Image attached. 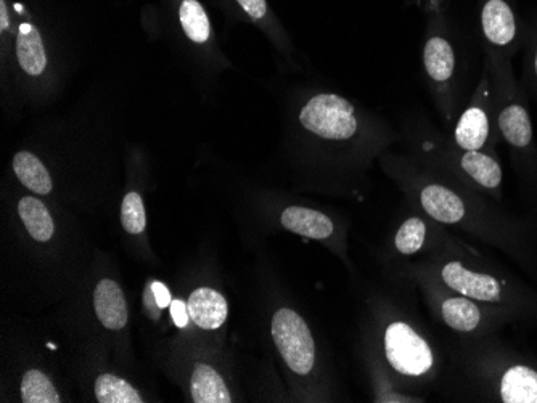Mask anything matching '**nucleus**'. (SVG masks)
Returning <instances> with one entry per match:
<instances>
[{
	"label": "nucleus",
	"instance_id": "nucleus-6",
	"mask_svg": "<svg viewBox=\"0 0 537 403\" xmlns=\"http://www.w3.org/2000/svg\"><path fill=\"white\" fill-rule=\"evenodd\" d=\"M410 208L412 211L402 217L391 237L390 249L396 267L439 254L472 253L459 238L447 232L446 225L414 206Z\"/></svg>",
	"mask_w": 537,
	"mask_h": 403
},
{
	"label": "nucleus",
	"instance_id": "nucleus-22",
	"mask_svg": "<svg viewBox=\"0 0 537 403\" xmlns=\"http://www.w3.org/2000/svg\"><path fill=\"white\" fill-rule=\"evenodd\" d=\"M121 224L124 230L132 235H139L147 227L144 201L139 193L131 192L124 196L123 206H121Z\"/></svg>",
	"mask_w": 537,
	"mask_h": 403
},
{
	"label": "nucleus",
	"instance_id": "nucleus-13",
	"mask_svg": "<svg viewBox=\"0 0 537 403\" xmlns=\"http://www.w3.org/2000/svg\"><path fill=\"white\" fill-rule=\"evenodd\" d=\"M481 31L494 49H507L517 41V17L507 0H489L481 5Z\"/></svg>",
	"mask_w": 537,
	"mask_h": 403
},
{
	"label": "nucleus",
	"instance_id": "nucleus-16",
	"mask_svg": "<svg viewBox=\"0 0 537 403\" xmlns=\"http://www.w3.org/2000/svg\"><path fill=\"white\" fill-rule=\"evenodd\" d=\"M189 314L203 330H218L226 322L229 307L221 293L211 288H198L190 294Z\"/></svg>",
	"mask_w": 537,
	"mask_h": 403
},
{
	"label": "nucleus",
	"instance_id": "nucleus-7",
	"mask_svg": "<svg viewBox=\"0 0 537 403\" xmlns=\"http://www.w3.org/2000/svg\"><path fill=\"white\" fill-rule=\"evenodd\" d=\"M271 336L275 349L290 373L308 378L317 365V346L308 323L296 310L280 307L271 320Z\"/></svg>",
	"mask_w": 537,
	"mask_h": 403
},
{
	"label": "nucleus",
	"instance_id": "nucleus-17",
	"mask_svg": "<svg viewBox=\"0 0 537 403\" xmlns=\"http://www.w3.org/2000/svg\"><path fill=\"white\" fill-rule=\"evenodd\" d=\"M12 167L17 179L31 192L36 195H49L52 192L54 182L49 169L33 151H18L17 155L13 156Z\"/></svg>",
	"mask_w": 537,
	"mask_h": 403
},
{
	"label": "nucleus",
	"instance_id": "nucleus-3",
	"mask_svg": "<svg viewBox=\"0 0 537 403\" xmlns=\"http://www.w3.org/2000/svg\"><path fill=\"white\" fill-rule=\"evenodd\" d=\"M401 143L412 156L431 171L457 180L476 192L501 193L502 166L486 151L459 147L451 135L441 131L425 114H409L402 119Z\"/></svg>",
	"mask_w": 537,
	"mask_h": 403
},
{
	"label": "nucleus",
	"instance_id": "nucleus-11",
	"mask_svg": "<svg viewBox=\"0 0 537 403\" xmlns=\"http://www.w3.org/2000/svg\"><path fill=\"white\" fill-rule=\"evenodd\" d=\"M219 9L227 17L245 21L258 28L285 57L292 55V41L287 29L272 9L269 0H218Z\"/></svg>",
	"mask_w": 537,
	"mask_h": 403
},
{
	"label": "nucleus",
	"instance_id": "nucleus-25",
	"mask_svg": "<svg viewBox=\"0 0 537 403\" xmlns=\"http://www.w3.org/2000/svg\"><path fill=\"white\" fill-rule=\"evenodd\" d=\"M145 307H147L148 314H150V317H160L161 307L158 306V302H156L155 293H153L152 290V285L148 286L147 291H145Z\"/></svg>",
	"mask_w": 537,
	"mask_h": 403
},
{
	"label": "nucleus",
	"instance_id": "nucleus-4",
	"mask_svg": "<svg viewBox=\"0 0 537 403\" xmlns=\"http://www.w3.org/2000/svg\"><path fill=\"white\" fill-rule=\"evenodd\" d=\"M425 15L427 23L420 53L423 81L441 123L451 131L465 105L462 49L447 17L444 0H425Z\"/></svg>",
	"mask_w": 537,
	"mask_h": 403
},
{
	"label": "nucleus",
	"instance_id": "nucleus-24",
	"mask_svg": "<svg viewBox=\"0 0 537 403\" xmlns=\"http://www.w3.org/2000/svg\"><path fill=\"white\" fill-rule=\"evenodd\" d=\"M152 290L153 293H155L156 302H158V306H160L161 309L171 307L173 299H171V293H169L168 288H166L163 283H160V281H153Z\"/></svg>",
	"mask_w": 537,
	"mask_h": 403
},
{
	"label": "nucleus",
	"instance_id": "nucleus-20",
	"mask_svg": "<svg viewBox=\"0 0 537 403\" xmlns=\"http://www.w3.org/2000/svg\"><path fill=\"white\" fill-rule=\"evenodd\" d=\"M95 397L100 403H140L139 392L115 375H102L95 381Z\"/></svg>",
	"mask_w": 537,
	"mask_h": 403
},
{
	"label": "nucleus",
	"instance_id": "nucleus-23",
	"mask_svg": "<svg viewBox=\"0 0 537 403\" xmlns=\"http://www.w3.org/2000/svg\"><path fill=\"white\" fill-rule=\"evenodd\" d=\"M171 315H173L174 323L179 328H185L187 322H189V306H185V302L173 301L171 302Z\"/></svg>",
	"mask_w": 537,
	"mask_h": 403
},
{
	"label": "nucleus",
	"instance_id": "nucleus-2",
	"mask_svg": "<svg viewBox=\"0 0 537 403\" xmlns=\"http://www.w3.org/2000/svg\"><path fill=\"white\" fill-rule=\"evenodd\" d=\"M382 365L407 391H438L447 368V349L414 310L396 301L380 309ZM423 397V395H422Z\"/></svg>",
	"mask_w": 537,
	"mask_h": 403
},
{
	"label": "nucleus",
	"instance_id": "nucleus-1",
	"mask_svg": "<svg viewBox=\"0 0 537 403\" xmlns=\"http://www.w3.org/2000/svg\"><path fill=\"white\" fill-rule=\"evenodd\" d=\"M292 131L306 167L327 176H361L382 158L401 132L337 92L306 95L292 116Z\"/></svg>",
	"mask_w": 537,
	"mask_h": 403
},
{
	"label": "nucleus",
	"instance_id": "nucleus-18",
	"mask_svg": "<svg viewBox=\"0 0 537 403\" xmlns=\"http://www.w3.org/2000/svg\"><path fill=\"white\" fill-rule=\"evenodd\" d=\"M190 391L195 403H230L232 395L218 371L205 363H198L193 370Z\"/></svg>",
	"mask_w": 537,
	"mask_h": 403
},
{
	"label": "nucleus",
	"instance_id": "nucleus-10",
	"mask_svg": "<svg viewBox=\"0 0 537 403\" xmlns=\"http://www.w3.org/2000/svg\"><path fill=\"white\" fill-rule=\"evenodd\" d=\"M161 13L192 47L205 50L216 42L210 13L200 0H158Z\"/></svg>",
	"mask_w": 537,
	"mask_h": 403
},
{
	"label": "nucleus",
	"instance_id": "nucleus-8",
	"mask_svg": "<svg viewBox=\"0 0 537 403\" xmlns=\"http://www.w3.org/2000/svg\"><path fill=\"white\" fill-rule=\"evenodd\" d=\"M491 94V79L486 73L476 86L470 102L460 110L451 131L447 132L459 147L489 153L492 137Z\"/></svg>",
	"mask_w": 537,
	"mask_h": 403
},
{
	"label": "nucleus",
	"instance_id": "nucleus-15",
	"mask_svg": "<svg viewBox=\"0 0 537 403\" xmlns=\"http://www.w3.org/2000/svg\"><path fill=\"white\" fill-rule=\"evenodd\" d=\"M95 314L108 330H123L128 323V306L124 293L113 280L100 281L94 294Z\"/></svg>",
	"mask_w": 537,
	"mask_h": 403
},
{
	"label": "nucleus",
	"instance_id": "nucleus-21",
	"mask_svg": "<svg viewBox=\"0 0 537 403\" xmlns=\"http://www.w3.org/2000/svg\"><path fill=\"white\" fill-rule=\"evenodd\" d=\"M21 399L25 403H60V395L55 391L44 373L29 370L21 381Z\"/></svg>",
	"mask_w": 537,
	"mask_h": 403
},
{
	"label": "nucleus",
	"instance_id": "nucleus-14",
	"mask_svg": "<svg viewBox=\"0 0 537 403\" xmlns=\"http://www.w3.org/2000/svg\"><path fill=\"white\" fill-rule=\"evenodd\" d=\"M279 220L285 230L309 240L328 241L335 237V222L319 209L290 204L280 212Z\"/></svg>",
	"mask_w": 537,
	"mask_h": 403
},
{
	"label": "nucleus",
	"instance_id": "nucleus-12",
	"mask_svg": "<svg viewBox=\"0 0 537 403\" xmlns=\"http://www.w3.org/2000/svg\"><path fill=\"white\" fill-rule=\"evenodd\" d=\"M492 386L499 402L537 403V370L528 363H510L494 376Z\"/></svg>",
	"mask_w": 537,
	"mask_h": 403
},
{
	"label": "nucleus",
	"instance_id": "nucleus-5",
	"mask_svg": "<svg viewBox=\"0 0 537 403\" xmlns=\"http://www.w3.org/2000/svg\"><path fill=\"white\" fill-rule=\"evenodd\" d=\"M396 280L414 285L433 320L459 338H476L481 331L488 330L497 315L494 307L462 296L425 275L399 273Z\"/></svg>",
	"mask_w": 537,
	"mask_h": 403
},
{
	"label": "nucleus",
	"instance_id": "nucleus-9",
	"mask_svg": "<svg viewBox=\"0 0 537 403\" xmlns=\"http://www.w3.org/2000/svg\"><path fill=\"white\" fill-rule=\"evenodd\" d=\"M491 65L497 70L496 81L499 89L504 92V98H501L499 102L501 106H499L496 118L499 132L512 150L518 153H528L533 147L534 139L533 124H531L528 110L523 103L512 97V82L509 76L499 71L494 60Z\"/></svg>",
	"mask_w": 537,
	"mask_h": 403
},
{
	"label": "nucleus",
	"instance_id": "nucleus-26",
	"mask_svg": "<svg viewBox=\"0 0 537 403\" xmlns=\"http://www.w3.org/2000/svg\"><path fill=\"white\" fill-rule=\"evenodd\" d=\"M531 71H533V78L537 84V45L534 47L533 55H531Z\"/></svg>",
	"mask_w": 537,
	"mask_h": 403
},
{
	"label": "nucleus",
	"instance_id": "nucleus-19",
	"mask_svg": "<svg viewBox=\"0 0 537 403\" xmlns=\"http://www.w3.org/2000/svg\"><path fill=\"white\" fill-rule=\"evenodd\" d=\"M18 212L26 230L34 240L46 243L54 237V220L42 201L36 200L34 196H25L18 204Z\"/></svg>",
	"mask_w": 537,
	"mask_h": 403
}]
</instances>
